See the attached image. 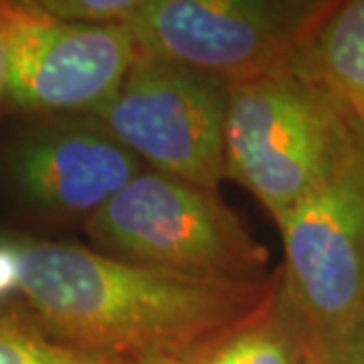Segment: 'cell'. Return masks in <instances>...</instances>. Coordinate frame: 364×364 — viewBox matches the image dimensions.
I'll return each mask as SVG.
<instances>
[{"label": "cell", "instance_id": "cell-1", "mask_svg": "<svg viewBox=\"0 0 364 364\" xmlns=\"http://www.w3.org/2000/svg\"><path fill=\"white\" fill-rule=\"evenodd\" d=\"M14 308L61 344L124 363L182 358L255 312L279 282L152 269L75 243L14 237Z\"/></svg>", "mask_w": 364, "mask_h": 364}, {"label": "cell", "instance_id": "cell-2", "mask_svg": "<svg viewBox=\"0 0 364 364\" xmlns=\"http://www.w3.org/2000/svg\"><path fill=\"white\" fill-rule=\"evenodd\" d=\"M358 138L299 63L227 93V178L245 186L275 225L334 174Z\"/></svg>", "mask_w": 364, "mask_h": 364}, {"label": "cell", "instance_id": "cell-3", "mask_svg": "<svg viewBox=\"0 0 364 364\" xmlns=\"http://www.w3.org/2000/svg\"><path fill=\"white\" fill-rule=\"evenodd\" d=\"M93 249L109 257L221 282H263L269 253L219 193L142 170L85 219Z\"/></svg>", "mask_w": 364, "mask_h": 364}, {"label": "cell", "instance_id": "cell-4", "mask_svg": "<svg viewBox=\"0 0 364 364\" xmlns=\"http://www.w3.org/2000/svg\"><path fill=\"white\" fill-rule=\"evenodd\" d=\"M328 0H142L140 51L231 87L299 63Z\"/></svg>", "mask_w": 364, "mask_h": 364}, {"label": "cell", "instance_id": "cell-5", "mask_svg": "<svg viewBox=\"0 0 364 364\" xmlns=\"http://www.w3.org/2000/svg\"><path fill=\"white\" fill-rule=\"evenodd\" d=\"M227 93L215 79L140 51L116 95L91 117L158 172L219 193Z\"/></svg>", "mask_w": 364, "mask_h": 364}, {"label": "cell", "instance_id": "cell-6", "mask_svg": "<svg viewBox=\"0 0 364 364\" xmlns=\"http://www.w3.org/2000/svg\"><path fill=\"white\" fill-rule=\"evenodd\" d=\"M284 277L312 328L364 310V140L328 181L277 223Z\"/></svg>", "mask_w": 364, "mask_h": 364}, {"label": "cell", "instance_id": "cell-7", "mask_svg": "<svg viewBox=\"0 0 364 364\" xmlns=\"http://www.w3.org/2000/svg\"><path fill=\"white\" fill-rule=\"evenodd\" d=\"M11 59L4 104L51 117L95 116L119 90L140 47L128 25H73L28 0Z\"/></svg>", "mask_w": 364, "mask_h": 364}, {"label": "cell", "instance_id": "cell-8", "mask_svg": "<svg viewBox=\"0 0 364 364\" xmlns=\"http://www.w3.org/2000/svg\"><path fill=\"white\" fill-rule=\"evenodd\" d=\"M142 172V160L91 116L55 117L14 148L11 176L23 200L49 215H85Z\"/></svg>", "mask_w": 364, "mask_h": 364}, {"label": "cell", "instance_id": "cell-9", "mask_svg": "<svg viewBox=\"0 0 364 364\" xmlns=\"http://www.w3.org/2000/svg\"><path fill=\"white\" fill-rule=\"evenodd\" d=\"M312 326L282 269L272 296L255 312L184 354L178 364H312Z\"/></svg>", "mask_w": 364, "mask_h": 364}, {"label": "cell", "instance_id": "cell-10", "mask_svg": "<svg viewBox=\"0 0 364 364\" xmlns=\"http://www.w3.org/2000/svg\"><path fill=\"white\" fill-rule=\"evenodd\" d=\"M299 67L364 140V0H328Z\"/></svg>", "mask_w": 364, "mask_h": 364}, {"label": "cell", "instance_id": "cell-11", "mask_svg": "<svg viewBox=\"0 0 364 364\" xmlns=\"http://www.w3.org/2000/svg\"><path fill=\"white\" fill-rule=\"evenodd\" d=\"M0 364H132L61 344L28 318L0 306Z\"/></svg>", "mask_w": 364, "mask_h": 364}, {"label": "cell", "instance_id": "cell-12", "mask_svg": "<svg viewBox=\"0 0 364 364\" xmlns=\"http://www.w3.org/2000/svg\"><path fill=\"white\" fill-rule=\"evenodd\" d=\"M41 14L73 25H128L142 0H28Z\"/></svg>", "mask_w": 364, "mask_h": 364}, {"label": "cell", "instance_id": "cell-13", "mask_svg": "<svg viewBox=\"0 0 364 364\" xmlns=\"http://www.w3.org/2000/svg\"><path fill=\"white\" fill-rule=\"evenodd\" d=\"M318 364H364V310L338 326L312 328Z\"/></svg>", "mask_w": 364, "mask_h": 364}, {"label": "cell", "instance_id": "cell-14", "mask_svg": "<svg viewBox=\"0 0 364 364\" xmlns=\"http://www.w3.org/2000/svg\"><path fill=\"white\" fill-rule=\"evenodd\" d=\"M23 18H25V6L21 2L0 0V105L6 100L14 39Z\"/></svg>", "mask_w": 364, "mask_h": 364}, {"label": "cell", "instance_id": "cell-15", "mask_svg": "<svg viewBox=\"0 0 364 364\" xmlns=\"http://www.w3.org/2000/svg\"><path fill=\"white\" fill-rule=\"evenodd\" d=\"M136 364H178L176 358H160V360H148V363H136Z\"/></svg>", "mask_w": 364, "mask_h": 364}, {"label": "cell", "instance_id": "cell-16", "mask_svg": "<svg viewBox=\"0 0 364 364\" xmlns=\"http://www.w3.org/2000/svg\"><path fill=\"white\" fill-rule=\"evenodd\" d=\"M312 364H318V360H316V352H314V358H312Z\"/></svg>", "mask_w": 364, "mask_h": 364}]
</instances>
